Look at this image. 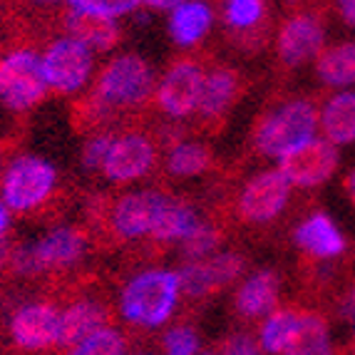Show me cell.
I'll use <instances>...</instances> for the list:
<instances>
[{
	"instance_id": "cell-13",
	"label": "cell",
	"mask_w": 355,
	"mask_h": 355,
	"mask_svg": "<svg viewBox=\"0 0 355 355\" xmlns=\"http://www.w3.org/2000/svg\"><path fill=\"white\" fill-rule=\"evenodd\" d=\"M12 343L23 350H45L60 340V311L48 303H30L10 320Z\"/></svg>"
},
{
	"instance_id": "cell-33",
	"label": "cell",
	"mask_w": 355,
	"mask_h": 355,
	"mask_svg": "<svg viewBox=\"0 0 355 355\" xmlns=\"http://www.w3.org/2000/svg\"><path fill=\"white\" fill-rule=\"evenodd\" d=\"M199 333L191 326H174L162 338V348L164 355H196L199 353Z\"/></svg>"
},
{
	"instance_id": "cell-17",
	"label": "cell",
	"mask_w": 355,
	"mask_h": 355,
	"mask_svg": "<svg viewBox=\"0 0 355 355\" xmlns=\"http://www.w3.org/2000/svg\"><path fill=\"white\" fill-rule=\"evenodd\" d=\"M107 318V308L100 301H75L72 306H67L62 313H60V340L58 345L62 348H72L80 340H85L87 336L97 333L100 328H105Z\"/></svg>"
},
{
	"instance_id": "cell-23",
	"label": "cell",
	"mask_w": 355,
	"mask_h": 355,
	"mask_svg": "<svg viewBox=\"0 0 355 355\" xmlns=\"http://www.w3.org/2000/svg\"><path fill=\"white\" fill-rule=\"evenodd\" d=\"M284 355H333L326 318L318 313H301L298 328Z\"/></svg>"
},
{
	"instance_id": "cell-1",
	"label": "cell",
	"mask_w": 355,
	"mask_h": 355,
	"mask_svg": "<svg viewBox=\"0 0 355 355\" xmlns=\"http://www.w3.org/2000/svg\"><path fill=\"white\" fill-rule=\"evenodd\" d=\"M179 276L166 268H149L137 273L119 296V313L127 323L157 328L169 320L179 303Z\"/></svg>"
},
{
	"instance_id": "cell-29",
	"label": "cell",
	"mask_w": 355,
	"mask_h": 355,
	"mask_svg": "<svg viewBox=\"0 0 355 355\" xmlns=\"http://www.w3.org/2000/svg\"><path fill=\"white\" fill-rule=\"evenodd\" d=\"M125 336L114 328L105 326L92 336H87L85 340H80L77 345H72L67 355H125Z\"/></svg>"
},
{
	"instance_id": "cell-19",
	"label": "cell",
	"mask_w": 355,
	"mask_h": 355,
	"mask_svg": "<svg viewBox=\"0 0 355 355\" xmlns=\"http://www.w3.org/2000/svg\"><path fill=\"white\" fill-rule=\"evenodd\" d=\"M214 12L209 3L196 0H179V6L169 15V35L179 48H191L202 42L211 30Z\"/></svg>"
},
{
	"instance_id": "cell-32",
	"label": "cell",
	"mask_w": 355,
	"mask_h": 355,
	"mask_svg": "<svg viewBox=\"0 0 355 355\" xmlns=\"http://www.w3.org/2000/svg\"><path fill=\"white\" fill-rule=\"evenodd\" d=\"M204 261H207L209 271H211V279L216 284V288H224L231 281H236L243 273V266H246L243 256L236 254V251H221V254H214L211 259H204Z\"/></svg>"
},
{
	"instance_id": "cell-5",
	"label": "cell",
	"mask_w": 355,
	"mask_h": 355,
	"mask_svg": "<svg viewBox=\"0 0 355 355\" xmlns=\"http://www.w3.org/2000/svg\"><path fill=\"white\" fill-rule=\"evenodd\" d=\"M58 172L48 159L35 154H23L12 159L3 174V204L8 211H33L55 189Z\"/></svg>"
},
{
	"instance_id": "cell-11",
	"label": "cell",
	"mask_w": 355,
	"mask_h": 355,
	"mask_svg": "<svg viewBox=\"0 0 355 355\" xmlns=\"http://www.w3.org/2000/svg\"><path fill=\"white\" fill-rule=\"evenodd\" d=\"M279 58L284 65L301 67L308 60H318L326 45V28L315 15H291L279 30Z\"/></svg>"
},
{
	"instance_id": "cell-24",
	"label": "cell",
	"mask_w": 355,
	"mask_h": 355,
	"mask_svg": "<svg viewBox=\"0 0 355 355\" xmlns=\"http://www.w3.org/2000/svg\"><path fill=\"white\" fill-rule=\"evenodd\" d=\"M298 320L301 313L293 308H276L268 318H263V326H261V350L268 355H284L298 328Z\"/></svg>"
},
{
	"instance_id": "cell-42",
	"label": "cell",
	"mask_w": 355,
	"mask_h": 355,
	"mask_svg": "<svg viewBox=\"0 0 355 355\" xmlns=\"http://www.w3.org/2000/svg\"><path fill=\"white\" fill-rule=\"evenodd\" d=\"M345 191H348V196H350V202L355 204V169L353 172L345 177Z\"/></svg>"
},
{
	"instance_id": "cell-27",
	"label": "cell",
	"mask_w": 355,
	"mask_h": 355,
	"mask_svg": "<svg viewBox=\"0 0 355 355\" xmlns=\"http://www.w3.org/2000/svg\"><path fill=\"white\" fill-rule=\"evenodd\" d=\"M224 234L219 226L209 224V221H199L196 229L182 241V256L187 261H204L211 259L214 251H219Z\"/></svg>"
},
{
	"instance_id": "cell-30",
	"label": "cell",
	"mask_w": 355,
	"mask_h": 355,
	"mask_svg": "<svg viewBox=\"0 0 355 355\" xmlns=\"http://www.w3.org/2000/svg\"><path fill=\"white\" fill-rule=\"evenodd\" d=\"M224 18L229 28L251 30L266 18V3H261V0H231L224 6Z\"/></svg>"
},
{
	"instance_id": "cell-7",
	"label": "cell",
	"mask_w": 355,
	"mask_h": 355,
	"mask_svg": "<svg viewBox=\"0 0 355 355\" xmlns=\"http://www.w3.org/2000/svg\"><path fill=\"white\" fill-rule=\"evenodd\" d=\"M338 164H340L338 147H333L323 137H313L311 142L301 144L286 154L284 159H279V172L288 179L291 187L313 189L336 174Z\"/></svg>"
},
{
	"instance_id": "cell-39",
	"label": "cell",
	"mask_w": 355,
	"mask_h": 355,
	"mask_svg": "<svg viewBox=\"0 0 355 355\" xmlns=\"http://www.w3.org/2000/svg\"><path fill=\"white\" fill-rule=\"evenodd\" d=\"M10 254H12L10 241H8V239L3 236V239H0V268L6 266V263H10Z\"/></svg>"
},
{
	"instance_id": "cell-8",
	"label": "cell",
	"mask_w": 355,
	"mask_h": 355,
	"mask_svg": "<svg viewBox=\"0 0 355 355\" xmlns=\"http://www.w3.org/2000/svg\"><path fill=\"white\" fill-rule=\"evenodd\" d=\"M172 196L162 189H139L119 196L110 211L112 231L119 239L135 241L152 234L154 224L159 221L162 211L169 207Z\"/></svg>"
},
{
	"instance_id": "cell-9",
	"label": "cell",
	"mask_w": 355,
	"mask_h": 355,
	"mask_svg": "<svg viewBox=\"0 0 355 355\" xmlns=\"http://www.w3.org/2000/svg\"><path fill=\"white\" fill-rule=\"evenodd\" d=\"M291 196V184L276 169L256 174L246 182L239 194V216L246 224H268L286 209Z\"/></svg>"
},
{
	"instance_id": "cell-2",
	"label": "cell",
	"mask_w": 355,
	"mask_h": 355,
	"mask_svg": "<svg viewBox=\"0 0 355 355\" xmlns=\"http://www.w3.org/2000/svg\"><path fill=\"white\" fill-rule=\"evenodd\" d=\"M320 125V114L311 100H288L263 114L256 127L254 144L268 159H284L301 144L311 142Z\"/></svg>"
},
{
	"instance_id": "cell-4",
	"label": "cell",
	"mask_w": 355,
	"mask_h": 355,
	"mask_svg": "<svg viewBox=\"0 0 355 355\" xmlns=\"http://www.w3.org/2000/svg\"><path fill=\"white\" fill-rule=\"evenodd\" d=\"M42 62L33 50H12L0 58V105L10 112H28L48 97Z\"/></svg>"
},
{
	"instance_id": "cell-22",
	"label": "cell",
	"mask_w": 355,
	"mask_h": 355,
	"mask_svg": "<svg viewBox=\"0 0 355 355\" xmlns=\"http://www.w3.org/2000/svg\"><path fill=\"white\" fill-rule=\"evenodd\" d=\"M315 75L328 87H350L355 85V42H340L323 50L315 60Z\"/></svg>"
},
{
	"instance_id": "cell-6",
	"label": "cell",
	"mask_w": 355,
	"mask_h": 355,
	"mask_svg": "<svg viewBox=\"0 0 355 355\" xmlns=\"http://www.w3.org/2000/svg\"><path fill=\"white\" fill-rule=\"evenodd\" d=\"M42 62V75L48 87L58 89L62 95H72L77 89H83L85 83L92 75V65L95 58L85 48L83 42H77L75 37H60L50 45L40 58Z\"/></svg>"
},
{
	"instance_id": "cell-14",
	"label": "cell",
	"mask_w": 355,
	"mask_h": 355,
	"mask_svg": "<svg viewBox=\"0 0 355 355\" xmlns=\"http://www.w3.org/2000/svg\"><path fill=\"white\" fill-rule=\"evenodd\" d=\"M279 273L271 268H261L239 286L236 296H234V308L243 318H268L279 306Z\"/></svg>"
},
{
	"instance_id": "cell-43",
	"label": "cell",
	"mask_w": 355,
	"mask_h": 355,
	"mask_svg": "<svg viewBox=\"0 0 355 355\" xmlns=\"http://www.w3.org/2000/svg\"><path fill=\"white\" fill-rule=\"evenodd\" d=\"M353 338H355V313H353Z\"/></svg>"
},
{
	"instance_id": "cell-45",
	"label": "cell",
	"mask_w": 355,
	"mask_h": 355,
	"mask_svg": "<svg viewBox=\"0 0 355 355\" xmlns=\"http://www.w3.org/2000/svg\"><path fill=\"white\" fill-rule=\"evenodd\" d=\"M0 162H3V154H0Z\"/></svg>"
},
{
	"instance_id": "cell-41",
	"label": "cell",
	"mask_w": 355,
	"mask_h": 355,
	"mask_svg": "<svg viewBox=\"0 0 355 355\" xmlns=\"http://www.w3.org/2000/svg\"><path fill=\"white\" fill-rule=\"evenodd\" d=\"M353 313H355V286L348 291V296H345V303H343V315L353 318Z\"/></svg>"
},
{
	"instance_id": "cell-38",
	"label": "cell",
	"mask_w": 355,
	"mask_h": 355,
	"mask_svg": "<svg viewBox=\"0 0 355 355\" xmlns=\"http://www.w3.org/2000/svg\"><path fill=\"white\" fill-rule=\"evenodd\" d=\"M142 6L149 8V10H174L179 6V0H147Z\"/></svg>"
},
{
	"instance_id": "cell-37",
	"label": "cell",
	"mask_w": 355,
	"mask_h": 355,
	"mask_svg": "<svg viewBox=\"0 0 355 355\" xmlns=\"http://www.w3.org/2000/svg\"><path fill=\"white\" fill-rule=\"evenodd\" d=\"M338 12H340V18H343L345 25L355 28V0H343V3H338Z\"/></svg>"
},
{
	"instance_id": "cell-26",
	"label": "cell",
	"mask_w": 355,
	"mask_h": 355,
	"mask_svg": "<svg viewBox=\"0 0 355 355\" xmlns=\"http://www.w3.org/2000/svg\"><path fill=\"white\" fill-rule=\"evenodd\" d=\"M211 166V149L199 142H179L169 149L166 172L177 179H191Z\"/></svg>"
},
{
	"instance_id": "cell-44",
	"label": "cell",
	"mask_w": 355,
	"mask_h": 355,
	"mask_svg": "<svg viewBox=\"0 0 355 355\" xmlns=\"http://www.w3.org/2000/svg\"><path fill=\"white\" fill-rule=\"evenodd\" d=\"M202 355H216V353H202Z\"/></svg>"
},
{
	"instance_id": "cell-40",
	"label": "cell",
	"mask_w": 355,
	"mask_h": 355,
	"mask_svg": "<svg viewBox=\"0 0 355 355\" xmlns=\"http://www.w3.org/2000/svg\"><path fill=\"white\" fill-rule=\"evenodd\" d=\"M8 226H10V211H8L6 204H0V239L6 236Z\"/></svg>"
},
{
	"instance_id": "cell-10",
	"label": "cell",
	"mask_w": 355,
	"mask_h": 355,
	"mask_svg": "<svg viewBox=\"0 0 355 355\" xmlns=\"http://www.w3.org/2000/svg\"><path fill=\"white\" fill-rule=\"evenodd\" d=\"M204 75L199 62L194 60H179L162 77L157 87V105L162 112L172 119H184L199 110V97H202Z\"/></svg>"
},
{
	"instance_id": "cell-36",
	"label": "cell",
	"mask_w": 355,
	"mask_h": 355,
	"mask_svg": "<svg viewBox=\"0 0 355 355\" xmlns=\"http://www.w3.org/2000/svg\"><path fill=\"white\" fill-rule=\"evenodd\" d=\"M221 355H263L259 340L249 333H234L221 348Z\"/></svg>"
},
{
	"instance_id": "cell-35",
	"label": "cell",
	"mask_w": 355,
	"mask_h": 355,
	"mask_svg": "<svg viewBox=\"0 0 355 355\" xmlns=\"http://www.w3.org/2000/svg\"><path fill=\"white\" fill-rule=\"evenodd\" d=\"M10 268L12 273L25 276V279H33V276L42 273L40 261H37L35 254V243H20V246H15L10 254Z\"/></svg>"
},
{
	"instance_id": "cell-20",
	"label": "cell",
	"mask_w": 355,
	"mask_h": 355,
	"mask_svg": "<svg viewBox=\"0 0 355 355\" xmlns=\"http://www.w3.org/2000/svg\"><path fill=\"white\" fill-rule=\"evenodd\" d=\"M65 28L70 33V37H75L77 42H83L89 53H107L122 37L117 20H107L89 15V12H77L70 10L65 18Z\"/></svg>"
},
{
	"instance_id": "cell-31",
	"label": "cell",
	"mask_w": 355,
	"mask_h": 355,
	"mask_svg": "<svg viewBox=\"0 0 355 355\" xmlns=\"http://www.w3.org/2000/svg\"><path fill=\"white\" fill-rule=\"evenodd\" d=\"M67 8L77 12H89L97 18L117 20L122 15L137 12L142 8V3H137V0H72V3H67Z\"/></svg>"
},
{
	"instance_id": "cell-15",
	"label": "cell",
	"mask_w": 355,
	"mask_h": 355,
	"mask_svg": "<svg viewBox=\"0 0 355 355\" xmlns=\"http://www.w3.org/2000/svg\"><path fill=\"white\" fill-rule=\"evenodd\" d=\"M87 251V236L77 226H58L35 241V254L42 273L55 268H70Z\"/></svg>"
},
{
	"instance_id": "cell-25",
	"label": "cell",
	"mask_w": 355,
	"mask_h": 355,
	"mask_svg": "<svg viewBox=\"0 0 355 355\" xmlns=\"http://www.w3.org/2000/svg\"><path fill=\"white\" fill-rule=\"evenodd\" d=\"M199 224L196 209L187 202H169V207L162 211L159 221L154 224L149 236L154 241H184Z\"/></svg>"
},
{
	"instance_id": "cell-21",
	"label": "cell",
	"mask_w": 355,
	"mask_h": 355,
	"mask_svg": "<svg viewBox=\"0 0 355 355\" xmlns=\"http://www.w3.org/2000/svg\"><path fill=\"white\" fill-rule=\"evenodd\" d=\"M320 130H323V139L333 144V147H343V144L355 142V92L353 89H343L333 95L326 102V107L320 110Z\"/></svg>"
},
{
	"instance_id": "cell-34",
	"label": "cell",
	"mask_w": 355,
	"mask_h": 355,
	"mask_svg": "<svg viewBox=\"0 0 355 355\" xmlns=\"http://www.w3.org/2000/svg\"><path fill=\"white\" fill-rule=\"evenodd\" d=\"M114 139H117L114 135H110V132H102V135H95L87 144H85L83 166L87 169V172H97V169H102V166H105V159H107V154H110V149H112Z\"/></svg>"
},
{
	"instance_id": "cell-3",
	"label": "cell",
	"mask_w": 355,
	"mask_h": 355,
	"mask_svg": "<svg viewBox=\"0 0 355 355\" xmlns=\"http://www.w3.org/2000/svg\"><path fill=\"white\" fill-rule=\"evenodd\" d=\"M154 89V70L142 55L125 53L110 60L95 85V100L105 110L142 105Z\"/></svg>"
},
{
	"instance_id": "cell-12",
	"label": "cell",
	"mask_w": 355,
	"mask_h": 355,
	"mask_svg": "<svg viewBox=\"0 0 355 355\" xmlns=\"http://www.w3.org/2000/svg\"><path fill=\"white\" fill-rule=\"evenodd\" d=\"M154 159H157V149H154L152 139L142 132H130V135H122L114 139L102 172L114 184L135 182L152 169Z\"/></svg>"
},
{
	"instance_id": "cell-18",
	"label": "cell",
	"mask_w": 355,
	"mask_h": 355,
	"mask_svg": "<svg viewBox=\"0 0 355 355\" xmlns=\"http://www.w3.org/2000/svg\"><path fill=\"white\" fill-rule=\"evenodd\" d=\"M239 97V72L234 67H214L204 75L202 97H199V114L204 119H219L229 112V107Z\"/></svg>"
},
{
	"instance_id": "cell-28",
	"label": "cell",
	"mask_w": 355,
	"mask_h": 355,
	"mask_svg": "<svg viewBox=\"0 0 355 355\" xmlns=\"http://www.w3.org/2000/svg\"><path fill=\"white\" fill-rule=\"evenodd\" d=\"M179 276V291L189 298H207L216 291V284L211 279L207 261H187L177 271Z\"/></svg>"
},
{
	"instance_id": "cell-16",
	"label": "cell",
	"mask_w": 355,
	"mask_h": 355,
	"mask_svg": "<svg viewBox=\"0 0 355 355\" xmlns=\"http://www.w3.org/2000/svg\"><path fill=\"white\" fill-rule=\"evenodd\" d=\"M293 241L301 251L311 254L313 259L328 261L338 259V256L345 251V239L340 234L336 224L331 221V216L323 211L311 214L306 221L296 226V234H293Z\"/></svg>"
}]
</instances>
